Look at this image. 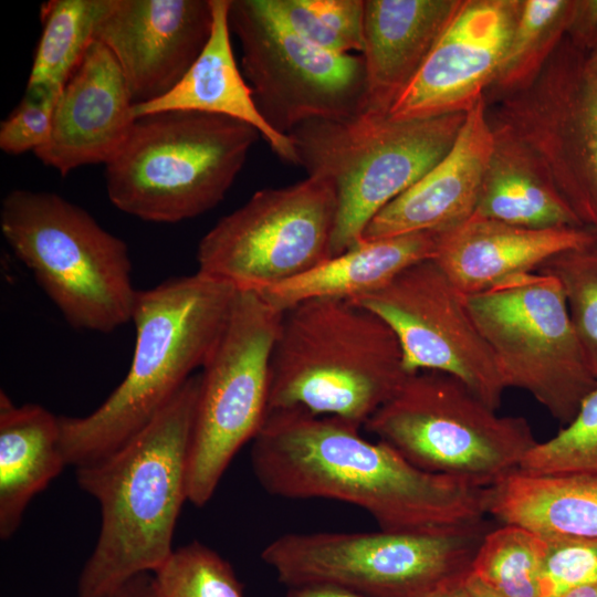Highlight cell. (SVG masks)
Wrapping results in <instances>:
<instances>
[{
  "label": "cell",
  "mask_w": 597,
  "mask_h": 597,
  "mask_svg": "<svg viewBox=\"0 0 597 597\" xmlns=\"http://www.w3.org/2000/svg\"><path fill=\"white\" fill-rule=\"evenodd\" d=\"M359 429L300 409L268 412L252 440L255 478L280 498L360 507L385 531L461 532L488 523V489L422 471Z\"/></svg>",
  "instance_id": "cell-1"
},
{
  "label": "cell",
  "mask_w": 597,
  "mask_h": 597,
  "mask_svg": "<svg viewBox=\"0 0 597 597\" xmlns=\"http://www.w3.org/2000/svg\"><path fill=\"white\" fill-rule=\"evenodd\" d=\"M200 390L192 375L138 433L104 458L76 468V481L101 506L96 545L76 597H111L171 557L186 500L188 457Z\"/></svg>",
  "instance_id": "cell-2"
},
{
  "label": "cell",
  "mask_w": 597,
  "mask_h": 597,
  "mask_svg": "<svg viewBox=\"0 0 597 597\" xmlns=\"http://www.w3.org/2000/svg\"><path fill=\"white\" fill-rule=\"evenodd\" d=\"M237 289L196 272L138 290L135 347L127 375L85 417L60 416L61 447L75 468L112 453L202 368L230 314Z\"/></svg>",
  "instance_id": "cell-3"
},
{
  "label": "cell",
  "mask_w": 597,
  "mask_h": 597,
  "mask_svg": "<svg viewBox=\"0 0 597 597\" xmlns=\"http://www.w3.org/2000/svg\"><path fill=\"white\" fill-rule=\"evenodd\" d=\"M409 375L379 316L345 300H308L283 312L268 412L300 409L362 427Z\"/></svg>",
  "instance_id": "cell-4"
},
{
  "label": "cell",
  "mask_w": 597,
  "mask_h": 597,
  "mask_svg": "<svg viewBox=\"0 0 597 597\" xmlns=\"http://www.w3.org/2000/svg\"><path fill=\"white\" fill-rule=\"evenodd\" d=\"M465 116L395 119L362 112L311 119L289 134L297 166L335 192L332 256L359 242L370 220L451 149Z\"/></svg>",
  "instance_id": "cell-5"
},
{
  "label": "cell",
  "mask_w": 597,
  "mask_h": 597,
  "mask_svg": "<svg viewBox=\"0 0 597 597\" xmlns=\"http://www.w3.org/2000/svg\"><path fill=\"white\" fill-rule=\"evenodd\" d=\"M261 137L250 125L197 112L136 118L106 164V190L121 211L149 222L175 223L214 208Z\"/></svg>",
  "instance_id": "cell-6"
},
{
  "label": "cell",
  "mask_w": 597,
  "mask_h": 597,
  "mask_svg": "<svg viewBox=\"0 0 597 597\" xmlns=\"http://www.w3.org/2000/svg\"><path fill=\"white\" fill-rule=\"evenodd\" d=\"M0 228L69 325L111 333L132 321L138 290L128 247L85 209L54 192L14 189Z\"/></svg>",
  "instance_id": "cell-7"
},
{
  "label": "cell",
  "mask_w": 597,
  "mask_h": 597,
  "mask_svg": "<svg viewBox=\"0 0 597 597\" xmlns=\"http://www.w3.org/2000/svg\"><path fill=\"white\" fill-rule=\"evenodd\" d=\"M364 427L418 469L480 489L520 469L537 442L525 418L498 415L463 381L432 370L410 374Z\"/></svg>",
  "instance_id": "cell-8"
},
{
  "label": "cell",
  "mask_w": 597,
  "mask_h": 597,
  "mask_svg": "<svg viewBox=\"0 0 597 597\" xmlns=\"http://www.w3.org/2000/svg\"><path fill=\"white\" fill-rule=\"evenodd\" d=\"M464 300L506 389L528 392L553 418L570 422L597 381L559 280L540 271L515 274Z\"/></svg>",
  "instance_id": "cell-9"
},
{
  "label": "cell",
  "mask_w": 597,
  "mask_h": 597,
  "mask_svg": "<svg viewBox=\"0 0 597 597\" xmlns=\"http://www.w3.org/2000/svg\"><path fill=\"white\" fill-rule=\"evenodd\" d=\"M489 530L486 523L461 532L287 533L261 558L286 587L331 584L368 597H416L468 573Z\"/></svg>",
  "instance_id": "cell-10"
},
{
  "label": "cell",
  "mask_w": 597,
  "mask_h": 597,
  "mask_svg": "<svg viewBox=\"0 0 597 597\" xmlns=\"http://www.w3.org/2000/svg\"><path fill=\"white\" fill-rule=\"evenodd\" d=\"M282 315L258 292L238 290L201 368L187 473L188 501L198 507L209 502L233 457L265 420Z\"/></svg>",
  "instance_id": "cell-11"
},
{
  "label": "cell",
  "mask_w": 597,
  "mask_h": 597,
  "mask_svg": "<svg viewBox=\"0 0 597 597\" xmlns=\"http://www.w3.org/2000/svg\"><path fill=\"white\" fill-rule=\"evenodd\" d=\"M336 197L320 178L256 191L200 240L198 273L259 291L332 256Z\"/></svg>",
  "instance_id": "cell-12"
},
{
  "label": "cell",
  "mask_w": 597,
  "mask_h": 597,
  "mask_svg": "<svg viewBox=\"0 0 597 597\" xmlns=\"http://www.w3.org/2000/svg\"><path fill=\"white\" fill-rule=\"evenodd\" d=\"M486 109L491 127L532 153L580 224L597 234V74L586 54L565 38L527 88Z\"/></svg>",
  "instance_id": "cell-13"
},
{
  "label": "cell",
  "mask_w": 597,
  "mask_h": 597,
  "mask_svg": "<svg viewBox=\"0 0 597 597\" xmlns=\"http://www.w3.org/2000/svg\"><path fill=\"white\" fill-rule=\"evenodd\" d=\"M229 24L241 48V71L255 105L275 132L289 136L316 118H345L365 108L360 54H336L281 22L264 0H230Z\"/></svg>",
  "instance_id": "cell-14"
},
{
  "label": "cell",
  "mask_w": 597,
  "mask_h": 597,
  "mask_svg": "<svg viewBox=\"0 0 597 597\" xmlns=\"http://www.w3.org/2000/svg\"><path fill=\"white\" fill-rule=\"evenodd\" d=\"M395 333L409 374L440 371L463 381L498 410L506 387L464 295L433 259L418 262L379 290L349 301Z\"/></svg>",
  "instance_id": "cell-15"
},
{
  "label": "cell",
  "mask_w": 597,
  "mask_h": 597,
  "mask_svg": "<svg viewBox=\"0 0 597 597\" xmlns=\"http://www.w3.org/2000/svg\"><path fill=\"white\" fill-rule=\"evenodd\" d=\"M523 0H462L422 67L389 111L395 119L467 114L493 83Z\"/></svg>",
  "instance_id": "cell-16"
},
{
  "label": "cell",
  "mask_w": 597,
  "mask_h": 597,
  "mask_svg": "<svg viewBox=\"0 0 597 597\" xmlns=\"http://www.w3.org/2000/svg\"><path fill=\"white\" fill-rule=\"evenodd\" d=\"M211 0H109L95 41L118 63L135 104L169 92L207 44Z\"/></svg>",
  "instance_id": "cell-17"
},
{
  "label": "cell",
  "mask_w": 597,
  "mask_h": 597,
  "mask_svg": "<svg viewBox=\"0 0 597 597\" xmlns=\"http://www.w3.org/2000/svg\"><path fill=\"white\" fill-rule=\"evenodd\" d=\"M134 105L118 63L94 41L60 93L48 143L33 154L62 176L82 166L106 165L132 132Z\"/></svg>",
  "instance_id": "cell-18"
},
{
  "label": "cell",
  "mask_w": 597,
  "mask_h": 597,
  "mask_svg": "<svg viewBox=\"0 0 597 597\" xmlns=\"http://www.w3.org/2000/svg\"><path fill=\"white\" fill-rule=\"evenodd\" d=\"M493 146L482 100L467 113L451 149L370 220L363 239L447 231L468 220L476 209Z\"/></svg>",
  "instance_id": "cell-19"
},
{
  "label": "cell",
  "mask_w": 597,
  "mask_h": 597,
  "mask_svg": "<svg viewBox=\"0 0 597 597\" xmlns=\"http://www.w3.org/2000/svg\"><path fill=\"white\" fill-rule=\"evenodd\" d=\"M595 245L597 234L584 227L531 229L473 214L440 231L433 260L459 292L471 295L535 272L564 251Z\"/></svg>",
  "instance_id": "cell-20"
},
{
  "label": "cell",
  "mask_w": 597,
  "mask_h": 597,
  "mask_svg": "<svg viewBox=\"0 0 597 597\" xmlns=\"http://www.w3.org/2000/svg\"><path fill=\"white\" fill-rule=\"evenodd\" d=\"M461 3L462 0H364L363 112L389 114Z\"/></svg>",
  "instance_id": "cell-21"
},
{
  "label": "cell",
  "mask_w": 597,
  "mask_h": 597,
  "mask_svg": "<svg viewBox=\"0 0 597 597\" xmlns=\"http://www.w3.org/2000/svg\"><path fill=\"white\" fill-rule=\"evenodd\" d=\"M211 2L212 30L198 59L165 95L135 104L134 117L174 111L229 117L256 129L281 160L297 166L292 139L275 132L264 121L241 67L237 64L229 24L230 0H211Z\"/></svg>",
  "instance_id": "cell-22"
},
{
  "label": "cell",
  "mask_w": 597,
  "mask_h": 597,
  "mask_svg": "<svg viewBox=\"0 0 597 597\" xmlns=\"http://www.w3.org/2000/svg\"><path fill=\"white\" fill-rule=\"evenodd\" d=\"M440 231L362 239L307 272L258 292L280 312L308 300L354 301L370 294L407 268L434 259Z\"/></svg>",
  "instance_id": "cell-23"
},
{
  "label": "cell",
  "mask_w": 597,
  "mask_h": 597,
  "mask_svg": "<svg viewBox=\"0 0 597 597\" xmlns=\"http://www.w3.org/2000/svg\"><path fill=\"white\" fill-rule=\"evenodd\" d=\"M66 460L59 417L40 405L15 406L0 394V537L19 527L30 501L55 479Z\"/></svg>",
  "instance_id": "cell-24"
},
{
  "label": "cell",
  "mask_w": 597,
  "mask_h": 597,
  "mask_svg": "<svg viewBox=\"0 0 597 597\" xmlns=\"http://www.w3.org/2000/svg\"><path fill=\"white\" fill-rule=\"evenodd\" d=\"M488 514L546 540L597 538V478L517 469L488 489Z\"/></svg>",
  "instance_id": "cell-25"
},
{
  "label": "cell",
  "mask_w": 597,
  "mask_h": 597,
  "mask_svg": "<svg viewBox=\"0 0 597 597\" xmlns=\"http://www.w3.org/2000/svg\"><path fill=\"white\" fill-rule=\"evenodd\" d=\"M492 130L494 146L473 214L531 229L583 227L532 153Z\"/></svg>",
  "instance_id": "cell-26"
},
{
  "label": "cell",
  "mask_w": 597,
  "mask_h": 597,
  "mask_svg": "<svg viewBox=\"0 0 597 597\" xmlns=\"http://www.w3.org/2000/svg\"><path fill=\"white\" fill-rule=\"evenodd\" d=\"M109 0H51L41 7L42 34L27 90L61 93L82 61Z\"/></svg>",
  "instance_id": "cell-27"
},
{
  "label": "cell",
  "mask_w": 597,
  "mask_h": 597,
  "mask_svg": "<svg viewBox=\"0 0 597 597\" xmlns=\"http://www.w3.org/2000/svg\"><path fill=\"white\" fill-rule=\"evenodd\" d=\"M574 0H523L486 105L527 88L566 38Z\"/></svg>",
  "instance_id": "cell-28"
},
{
  "label": "cell",
  "mask_w": 597,
  "mask_h": 597,
  "mask_svg": "<svg viewBox=\"0 0 597 597\" xmlns=\"http://www.w3.org/2000/svg\"><path fill=\"white\" fill-rule=\"evenodd\" d=\"M543 536L512 524L490 528L469 574L500 597H541L540 578L547 551Z\"/></svg>",
  "instance_id": "cell-29"
},
{
  "label": "cell",
  "mask_w": 597,
  "mask_h": 597,
  "mask_svg": "<svg viewBox=\"0 0 597 597\" xmlns=\"http://www.w3.org/2000/svg\"><path fill=\"white\" fill-rule=\"evenodd\" d=\"M268 9L313 45L336 54H362L364 0H264Z\"/></svg>",
  "instance_id": "cell-30"
},
{
  "label": "cell",
  "mask_w": 597,
  "mask_h": 597,
  "mask_svg": "<svg viewBox=\"0 0 597 597\" xmlns=\"http://www.w3.org/2000/svg\"><path fill=\"white\" fill-rule=\"evenodd\" d=\"M145 597H243L232 566L210 547L192 542L175 548L150 575Z\"/></svg>",
  "instance_id": "cell-31"
},
{
  "label": "cell",
  "mask_w": 597,
  "mask_h": 597,
  "mask_svg": "<svg viewBox=\"0 0 597 597\" xmlns=\"http://www.w3.org/2000/svg\"><path fill=\"white\" fill-rule=\"evenodd\" d=\"M520 470L533 474L597 478V386L583 400L570 422L548 440L536 442Z\"/></svg>",
  "instance_id": "cell-32"
},
{
  "label": "cell",
  "mask_w": 597,
  "mask_h": 597,
  "mask_svg": "<svg viewBox=\"0 0 597 597\" xmlns=\"http://www.w3.org/2000/svg\"><path fill=\"white\" fill-rule=\"evenodd\" d=\"M537 271L559 280L576 336L597 381V245L564 251Z\"/></svg>",
  "instance_id": "cell-33"
},
{
  "label": "cell",
  "mask_w": 597,
  "mask_h": 597,
  "mask_svg": "<svg viewBox=\"0 0 597 597\" xmlns=\"http://www.w3.org/2000/svg\"><path fill=\"white\" fill-rule=\"evenodd\" d=\"M547 543L540 578L541 597H559L597 583V538H554Z\"/></svg>",
  "instance_id": "cell-34"
},
{
  "label": "cell",
  "mask_w": 597,
  "mask_h": 597,
  "mask_svg": "<svg viewBox=\"0 0 597 597\" xmlns=\"http://www.w3.org/2000/svg\"><path fill=\"white\" fill-rule=\"evenodd\" d=\"M59 96L55 92L27 90L20 104L1 122V150L15 156L44 146L52 133Z\"/></svg>",
  "instance_id": "cell-35"
},
{
  "label": "cell",
  "mask_w": 597,
  "mask_h": 597,
  "mask_svg": "<svg viewBox=\"0 0 597 597\" xmlns=\"http://www.w3.org/2000/svg\"><path fill=\"white\" fill-rule=\"evenodd\" d=\"M566 38L586 55L597 49V0H574Z\"/></svg>",
  "instance_id": "cell-36"
},
{
  "label": "cell",
  "mask_w": 597,
  "mask_h": 597,
  "mask_svg": "<svg viewBox=\"0 0 597 597\" xmlns=\"http://www.w3.org/2000/svg\"><path fill=\"white\" fill-rule=\"evenodd\" d=\"M286 597H368L352 589L331 584H305L287 587Z\"/></svg>",
  "instance_id": "cell-37"
},
{
  "label": "cell",
  "mask_w": 597,
  "mask_h": 597,
  "mask_svg": "<svg viewBox=\"0 0 597 597\" xmlns=\"http://www.w3.org/2000/svg\"><path fill=\"white\" fill-rule=\"evenodd\" d=\"M468 573L449 578L416 597H472L467 583Z\"/></svg>",
  "instance_id": "cell-38"
},
{
  "label": "cell",
  "mask_w": 597,
  "mask_h": 597,
  "mask_svg": "<svg viewBox=\"0 0 597 597\" xmlns=\"http://www.w3.org/2000/svg\"><path fill=\"white\" fill-rule=\"evenodd\" d=\"M149 579L150 574L137 576L111 597H145Z\"/></svg>",
  "instance_id": "cell-39"
},
{
  "label": "cell",
  "mask_w": 597,
  "mask_h": 597,
  "mask_svg": "<svg viewBox=\"0 0 597 597\" xmlns=\"http://www.w3.org/2000/svg\"><path fill=\"white\" fill-rule=\"evenodd\" d=\"M467 583L471 590L472 597H500L484 584L472 577L469 573L467 575Z\"/></svg>",
  "instance_id": "cell-40"
},
{
  "label": "cell",
  "mask_w": 597,
  "mask_h": 597,
  "mask_svg": "<svg viewBox=\"0 0 597 597\" xmlns=\"http://www.w3.org/2000/svg\"><path fill=\"white\" fill-rule=\"evenodd\" d=\"M559 597H597V583L572 589Z\"/></svg>",
  "instance_id": "cell-41"
},
{
  "label": "cell",
  "mask_w": 597,
  "mask_h": 597,
  "mask_svg": "<svg viewBox=\"0 0 597 597\" xmlns=\"http://www.w3.org/2000/svg\"><path fill=\"white\" fill-rule=\"evenodd\" d=\"M586 61L589 69L597 74V49L586 55Z\"/></svg>",
  "instance_id": "cell-42"
}]
</instances>
